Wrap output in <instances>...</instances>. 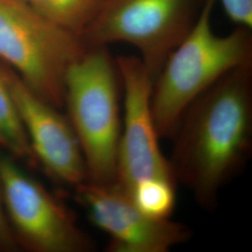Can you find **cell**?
<instances>
[{"instance_id": "6da1fadb", "label": "cell", "mask_w": 252, "mask_h": 252, "mask_svg": "<svg viewBox=\"0 0 252 252\" xmlns=\"http://www.w3.org/2000/svg\"><path fill=\"white\" fill-rule=\"evenodd\" d=\"M172 138L174 180L212 211L252 153V64L227 73L194 100Z\"/></svg>"}, {"instance_id": "7a4b0ae2", "label": "cell", "mask_w": 252, "mask_h": 252, "mask_svg": "<svg viewBox=\"0 0 252 252\" xmlns=\"http://www.w3.org/2000/svg\"><path fill=\"white\" fill-rule=\"evenodd\" d=\"M216 2L204 0L194 25L154 81L152 110L160 138H172L189 105L220 79L252 64V29L238 27L217 35L212 25Z\"/></svg>"}, {"instance_id": "3957f363", "label": "cell", "mask_w": 252, "mask_h": 252, "mask_svg": "<svg viewBox=\"0 0 252 252\" xmlns=\"http://www.w3.org/2000/svg\"><path fill=\"white\" fill-rule=\"evenodd\" d=\"M121 89L116 59L108 46H89L65 73L63 108L81 145L87 181L93 183L116 180Z\"/></svg>"}, {"instance_id": "277c9868", "label": "cell", "mask_w": 252, "mask_h": 252, "mask_svg": "<svg viewBox=\"0 0 252 252\" xmlns=\"http://www.w3.org/2000/svg\"><path fill=\"white\" fill-rule=\"evenodd\" d=\"M88 46L41 16L27 0H0V62L55 108H63L64 77Z\"/></svg>"}, {"instance_id": "5b68a950", "label": "cell", "mask_w": 252, "mask_h": 252, "mask_svg": "<svg viewBox=\"0 0 252 252\" xmlns=\"http://www.w3.org/2000/svg\"><path fill=\"white\" fill-rule=\"evenodd\" d=\"M204 0H105L81 38L88 46H134L153 80L194 25Z\"/></svg>"}, {"instance_id": "8992f818", "label": "cell", "mask_w": 252, "mask_h": 252, "mask_svg": "<svg viewBox=\"0 0 252 252\" xmlns=\"http://www.w3.org/2000/svg\"><path fill=\"white\" fill-rule=\"evenodd\" d=\"M0 151V182L9 224L21 251L90 252L94 244L72 210Z\"/></svg>"}, {"instance_id": "52a82bcc", "label": "cell", "mask_w": 252, "mask_h": 252, "mask_svg": "<svg viewBox=\"0 0 252 252\" xmlns=\"http://www.w3.org/2000/svg\"><path fill=\"white\" fill-rule=\"evenodd\" d=\"M116 63L124 92V118L114 183L129 194L140 180H175L169 162L160 149V137L154 125L152 74L137 56L121 55Z\"/></svg>"}, {"instance_id": "ba28073f", "label": "cell", "mask_w": 252, "mask_h": 252, "mask_svg": "<svg viewBox=\"0 0 252 252\" xmlns=\"http://www.w3.org/2000/svg\"><path fill=\"white\" fill-rule=\"evenodd\" d=\"M75 200L91 222L108 234V252H167L188 241L189 226L170 219L147 216L115 183L84 181L75 188Z\"/></svg>"}, {"instance_id": "9c48e42d", "label": "cell", "mask_w": 252, "mask_h": 252, "mask_svg": "<svg viewBox=\"0 0 252 252\" xmlns=\"http://www.w3.org/2000/svg\"><path fill=\"white\" fill-rule=\"evenodd\" d=\"M0 66L39 167L73 188L86 181L81 145L67 116L37 95L7 64L0 62Z\"/></svg>"}, {"instance_id": "30bf717a", "label": "cell", "mask_w": 252, "mask_h": 252, "mask_svg": "<svg viewBox=\"0 0 252 252\" xmlns=\"http://www.w3.org/2000/svg\"><path fill=\"white\" fill-rule=\"evenodd\" d=\"M0 150L31 168L39 167L0 66Z\"/></svg>"}, {"instance_id": "8fae6325", "label": "cell", "mask_w": 252, "mask_h": 252, "mask_svg": "<svg viewBox=\"0 0 252 252\" xmlns=\"http://www.w3.org/2000/svg\"><path fill=\"white\" fill-rule=\"evenodd\" d=\"M55 26L81 36L95 18L105 0H27Z\"/></svg>"}, {"instance_id": "7c38bea8", "label": "cell", "mask_w": 252, "mask_h": 252, "mask_svg": "<svg viewBox=\"0 0 252 252\" xmlns=\"http://www.w3.org/2000/svg\"><path fill=\"white\" fill-rule=\"evenodd\" d=\"M176 182L153 178L135 183L129 196L147 216L156 220L170 219L176 206Z\"/></svg>"}, {"instance_id": "4fadbf2b", "label": "cell", "mask_w": 252, "mask_h": 252, "mask_svg": "<svg viewBox=\"0 0 252 252\" xmlns=\"http://www.w3.org/2000/svg\"><path fill=\"white\" fill-rule=\"evenodd\" d=\"M225 13L238 27L252 29V0H220Z\"/></svg>"}, {"instance_id": "5bb4252c", "label": "cell", "mask_w": 252, "mask_h": 252, "mask_svg": "<svg viewBox=\"0 0 252 252\" xmlns=\"http://www.w3.org/2000/svg\"><path fill=\"white\" fill-rule=\"evenodd\" d=\"M20 251L21 249L7 217L0 182V252H16Z\"/></svg>"}, {"instance_id": "9a60e30c", "label": "cell", "mask_w": 252, "mask_h": 252, "mask_svg": "<svg viewBox=\"0 0 252 252\" xmlns=\"http://www.w3.org/2000/svg\"></svg>"}]
</instances>
